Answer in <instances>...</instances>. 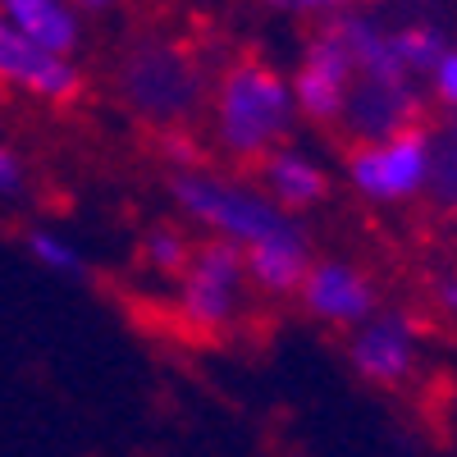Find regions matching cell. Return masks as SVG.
Returning <instances> with one entry per match:
<instances>
[{
    "label": "cell",
    "mask_w": 457,
    "mask_h": 457,
    "mask_svg": "<svg viewBox=\"0 0 457 457\" xmlns=\"http://www.w3.org/2000/svg\"><path fill=\"white\" fill-rule=\"evenodd\" d=\"M215 142L234 161H265L293 129V87L261 55H238L215 83Z\"/></svg>",
    "instance_id": "1"
},
{
    "label": "cell",
    "mask_w": 457,
    "mask_h": 457,
    "mask_svg": "<svg viewBox=\"0 0 457 457\" xmlns=\"http://www.w3.org/2000/svg\"><path fill=\"white\" fill-rule=\"evenodd\" d=\"M120 96L137 120L179 129L206 96V64L187 42L137 37L120 60Z\"/></svg>",
    "instance_id": "2"
},
{
    "label": "cell",
    "mask_w": 457,
    "mask_h": 457,
    "mask_svg": "<svg viewBox=\"0 0 457 457\" xmlns=\"http://www.w3.org/2000/svg\"><path fill=\"white\" fill-rule=\"evenodd\" d=\"M170 193L179 202V211L211 228L215 238L234 243V247H256V243H270V238H284L293 234V220L288 211H279L265 193H256L252 183L243 179H224L215 170H174L170 174Z\"/></svg>",
    "instance_id": "3"
},
{
    "label": "cell",
    "mask_w": 457,
    "mask_h": 457,
    "mask_svg": "<svg viewBox=\"0 0 457 457\" xmlns=\"http://www.w3.org/2000/svg\"><path fill=\"white\" fill-rule=\"evenodd\" d=\"M247 265L243 252L224 238L197 243L187 270L179 275V316L197 334H224L243 312Z\"/></svg>",
    "instance_id": "4"
},
{
    "label": "cell",
    "mask_w": 457,
    "mask_h": 457,
    "mask_svg": "<svg viewBox=\"0 0 457 457\" xmlns=\"http://www.w3.org/2000/svg\"><path fill=\"white\" fill-rule=\"evenodd\" d=\"M348 179L366 202H407L421 197L430 183V129H407L385 142L353 146L348 156Z\"/></svg>",
    "instance_id": "5"
},
{
    "label": "cell",
    "mask_w": 457,
    "mask_h": 457,
    "mask_svg": "<svg viewBox=\"0 0 457 457\" xmlns=\"http://www.w3.org/2000/svg\"><path fill=\"white\" fill-rule=\"evenodd\" d=\"M426 96L416 87V79H385V73H357L348 101H343L338 129L343 137H353V146L385 142L407 129H421Z\"/></svg>",
    "instance_id": "6"
},
{
    "label": "cell",
    "mask_w": 457,
    "mask_h": 457,
    "mask_svg": "<svg viewBox=\"0 0 457 457\" xmlns=\"http://www.w3.org/2000/svg\"><path fill=\"white\" fill-rule=\"evenodd\" d=\"M357 79V64H353V51L348 42L338 37L334 23H325L307 51H302V64L293 73V105L297 114H307L312 124L320 129H338V114H343V101H348V87Z\"/></svg>",
    "instance_id": "7"
},
{
    "label": "cell",
    "mask_w": 457,
    "mask_h": 457,
    "mask_svg": "<svg viewBox=\"0 0 457 457\" xmlns=\"http://www.w3.org/2000/svg\"><path fill=\"white\" fill-rule=\"evenodd\" d=\"M348 361L353 370L375 389H403L421 370V343H416V325L403 312H385L357 325L348 338Z\"/></svg>",
    "instance_id": "8"
},
{
    "label": "cell",
    "mask_w": 457,
    "mask_h": 457,
    "mask_svg": "<svg viewBox=\"0 0 457 457\" xmlns=\"http://www.w3.org/2000/svg\"><path fill=\"white\" fill-rule=\"evenodd\" d=\"M0 83L5 87H19L46 105H69L83 96V73L73 60H60V55H46L37 51L28 37H19L5 14H0Z\"/></svg>",
    "instance_id": "9"
},
{
    "label": "cell",
    "mask_w": 457,
    "mask_h": 457,
    "mask_svg": "<svg viewBox=\"0 0 457 457\" xmlns=\"http://www.w3.org/2000/svg\"><path fill=\"white\" fill-rule=\"evenodd\" d=\"M297 297L307 307V316H316L325 325H353L357 329L361 320L375 316V284L353 261H312Z\"/></svg>",
    "instance_id": "10"
},
{
    "label": "cell",
    "mask_w": 457,
    "mask_h": 457,
    "mask_svg": "<svg viewBox=\"0 0 457 457\" xmlns=\"http://www.w3.org/2000/svg\"><path fill=\"white\" fill-rule=\"evenodd\" d=\"M0 14H5V23L19 37H28V42L46 55L73 60V51L83 42L79 10H73L69 0H0Z\"/></svg>",
    "instance_id": "11"
},
{
    "label": "cell",
    "mask_w": 457,
    "mask_h": 457,
    "mask_svg": "<svg viewBox=\"0 0 457 457\" xmlns=\"http://www.w3.org/2000/svg\"><path fill=\"white\" fill-rule=\"evenodd\" d=\"M243 265H247V284H256L265 297H288L302 288V279L312 270V247L302 238V228H293L284 238L247 247Z\"/></svg>",
    "instance_id": "12"
},
{
    "label": "cell",
    "mask_w": 457,
    "mask_h": 457,
    "mask_svg": "<svg viewBox=\"0 0 457 457\" xmlns=\"http://www.w3.org/2000/svg\"><path fill=\"white\" fill-rule=\"evenodd\" d=\"M261 183L270 187V202L279 211H307L329 197V174L293 146H279L261 161Z\"/></svg>",
    "instance_id": "13"
},
{
    "label": "cell",
    "mask_w": 457,
    "mask_h": 457,
    "mask_svg": "<svg viewBox=\"0 0 457 457\" xmlns=\"http://www.w3.org/2000/svg\"><path fill=\"white\" fill-rule=\"evenodd\" d=\"M389 51H394V64L407 73V79H416V73H435V64L453 51L448 42H444V32L439 28H430V23H411V28H398V32H389Z\"/></svg>",
    "instance_id": "14"
},
{
    "label": "cell",
    "mask_w": 457,
    "mask_h": 457,
    "mask_svg": "<svg viewBox=\"0 0 457 457\" xmlns=\"http://www.w3.org/2000/svg\"><path fill=\"white\" fill-rule=\"evenodd\" d=\"M23 247H28V256L42 265V270L64 275V279H87V256L73 247L64 234H55V228H28Z\"/></svg>",
    "instance_id": "15"
},
{
    "label": "cell",
    "mask_w": 457,
    "mask_h": 457,
    "mask_svg": "<svg viewBox=\"0 0 457 457\" xmlns=\"http://www.w3.org/2000/svg\"><path fill=\"white\" fill-rule=\"evenodd\" d=\"M426 193L457 211V114L444 129H430V183Z\"/></svg>",
    "instance_id": "16"
},
{
    "label": "cell",
    "mask_w": 457,
    "mask_h": 457,
    "mask_svg": "<svg viewBox=\"0 0 457 457\" xmlns=\"http://www.w3.org/2000/svg\"><path fill=\"white\" fill-rule=\"evenodd\" d=\"M197 243L183 234L179 224H156L151 234L142 238V261L151 265V270H161V275H183L187 270V261H193Z\"/></svg>",
    "instance_id": "17"
},
{
    "label": "cell",
    "mask_w": 457,
    "mask_h": 457,
    "mask_svg": "<svg viewBox=\"0 0 457 457\" xmlns=\"http://www.w3.org/2000/svg\"><path fill=\"white\" fill-rule=\"evenodd\" d=\"M23 187H28V165L14 156V146L0 142V206H5V202H19Z\"/></svg>",
    "instance_id": "18"
},
{
    "label": "cell",
    "mask_w": 457,
    "mask_h": 457,
    "mask_svg": "<svg viewBox=\"0 0 457 457\" xmlns=\"http://www.w3.org/2000/svg\"><path fill=\"white\" fill-rule=\"evenodd\" d=\"M430 87H435V96L457 114V51H448L439 64H435V73H430Z\"/></svg>",
    "instance_id": "19"
},
{
    "label": "cell",
    "mask_w": 457,
    "mask_h": 457,
    "mask_svg": "<svg viewBox=\"0 0 457 457\" xmlns=\"http://www.w3.org/2000/svg\"><path fill=\"white\" fill-rule=\"evenodd\" d=\"M270 10H288V14H329V10H343V5H357V0H261Z\"/></svg>",
    "instance_id": "20"
},
{
    "label": "cell",
    "mask_w": 457,
    "mask_h": 457,
    "mask_svg": "<svg viewBox=\"0 0 457 457\" xmlns=\"http://www.w3.org/2000/svg\"><path fill=\"white\" fill-rule=\"evenodd\" d=\"M439 302H444V312H453V316H457V270L439 284Z\"/></svg>",
    "instance_id": "21"
},
{
    "label": "cell",
    "mask_w": 457,
    "mask_h": 457,
    "mask_svg": "<svg viewBox=\"0 0 457 457\" xmlns=\"http://www.w3.org/2000/svg\"><path fill=\"white\" fill-rule=\"evenodd\" d=\"M73 10H83V14H101V10H110L114 0H69Z\"/></svg>",
    "instance_id": "22"
}]
</instances>
